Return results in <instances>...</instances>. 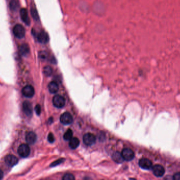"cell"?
<instances>
[{"instance_id":"4316f807","label":"cell","mask_w":180,"mask_h":180,"mask_svg":"<svg viewBox=\"0 0 180 180\" xmlns=\"http://www.w3.org/2000/svg\"><path fill=\"white\" fill-rule=\"evenodd\" d=\"M64 161V160L63 159H60L57 160V161L54 162L53 163H52V164L51 165V166H55L57 165H58L59 164H61L62 162Z\"/></svg>"},{"instance_id":"ffe728a7","label":"cell","mask_w":180,"mask_h":180,"mask_svg":"<svg viewBox=\"0 0 180 180\" xmlns=\"http://www.w3.org/2000/svg\"><path fill=\"white\" fill-rule=\"evenodd\" d=\"M50 57L51 56H49V54L45 51H41L38 53V57L41 60H49Z\"/></svg>"},{"instance_id":"d6986e66","label":"cell","mask_w":180,"mask_h":180,"mask_svg":"<svg viewBox=\"0 0 180 180\" xmlns=\"http://www.w3.org/2000/svg\"><path fill=\"white\" fill-rule=\"evenodd\" d=\"M9 8L13 11H16L19 7V2L18 0H11L9 2Z\"/></svg>"},{"instance_id":"30bf717a","label":"cell","mask_w":180,"mask_h":180,"mask_svg":"<svg viewBox=\"0 0 180 180\" xmlns=\"http://www.w3.org/2000/svg\"><path fill=\"white\" fill-rule=\"evenodd\" d=\"M5 162L7 165L13 167L18 164L19 160L16 156L13 155H7L5 158Z\"/></svg>"},{"instance_id":"ac0fdd59","label":"cell","mask_w":180,"mask_h":180,"mask_svg":"<svg viewBox=\"0 0 180 180\" xmlns=\"http://www.w3.org/2000/svg\"><path fill=\"white\" fill-rule=\"evenodd\" d=\"M80 145V141L76 137H72L69 140V146L72 149H76Z\"/></svg>"},{"instance_id":"f1b7e54d","label":"cell","mask_w":180,"mask_h":180,"mask_svg":"<svg viewBox=\"0 0 180 180\" xmlns=\"http://www.w3.org/2000/svg\"><path fill=\"white\" fill-rule=\"evenodd\" d=\"M3 176H4V174H3V171L0 170V180L3 179Z\"/></svg>"},{"instance_id":"83f0119b","label":"cell","mask_w":180,"mask_h":180,"mask_svg":"<svg viewBox=\"0 0 180 180\" xmlns=\"http://www.w3.org/2000/svg\"><path fill=\"white\" fill-rule=\"evenodd\" d=\"M173 179L175 180H180V172L177 173L174 175Z\"/></svg>"},{"instance_id":"9c48e42d","label":"cell","mask_w":180,"mask_h":180,"mask_svg":"<svg viewBox=\"0 0 180 180\" xmlns=\"http://www.w3.org/2000/svg\"><path fill=\"white\" fill-rule=\"evenodd\" d=\"M139 166L141 168L146 170H151L152 168V163L148 158H143L141 159L139 162Z\"/></svg>"},{"instance_id":"277c9868","label":"cell","mask_w":180,"mask_h":180,"mask_svg":"<svg viewBox=\"0 0 180 180\" xmlns=\"http://www.w3.org/2000/svg\"><path fill=\"white\" fill-rule=\"evenodd\" d=\"M83 142L85 145L88 146H91L93 145L96 141L95 136L91 133L85 134L83 137Z\"/></svg>"},{"instance_id":"52a82bcc","label":"cell","mask_w":180,"mask_h":180,"mask_svg":"<svg viewBox=\"0 0 180 180\" xmlns=\"http://www.w3.org/2000/svg\"><path fill=\"white\" fill-rule=\"evenodd\" d=\"M60 122L64 125H69L73 122L72 116L69 113H64L60 116Z\"/></svg>"},{"instance_id":"6da1fadb","label":"cell","mask_w":180,"mask_h":180,"mask_svg":"<svg viewBox=\"0 0 180 180\" xmlns=\"http://www.w3.org/2000/svg\"><path fill=\"white\" fill-rule=\"evenodd\" d=\"M13 33L16 38L18 39H22L25 36V29L22 25L20 24H17L13 27Z\"/></svg>"},{"instance_id":"484cf974","label":"cell","mask_w":180,"mask_h":180,"mask_svg":"<svg viewBox=\"0 0 180 180\" xmlns=\"http://www.w3.org/2000/svg\"><path fill=\"white\" fill-rule=\"evenodd\" d=\"M47 139H48V141H49V142H53L54 141V140H55V139H54L53 134L52 133H50V134H49Z\"/></svg>"},{"instance_id":"603a6c76","label":"cell","mask_w":180,"mask_h":180,"mask_svg":"<svg viewBox=\"0 0 180 180\" xmlns=\"http://www.w3.org/2000/svg\"><path fill=\"white\" fill-rule=\"evenodd\" d=\"M31 14L32 18L34 19L35 20L37 21L39 19V16L38 14V11L34 8H32L31 9Z\"/></svg>"},{"instance_id":"4fadbf2b","label":"cell","mask_w":180,"mask_h":180,"mask_svg":"<svg viewBox=\"0 0 180 180\" xmlns=\"http://www.w3.org/2000/svg\"><path fill=\"white\" fill-rule=\"evenodd\" d=\"M23 111L28 116L31 117L33 113V108L31 104L28 101H25L23 104Z\"/></svg>"},{"instance_id":"5b68a950","label":"cell","mask_w":180,"mask_h":180,"mask_svg":"<svg viewBox=\"0 0 180 180\" xmlns=\"http://www.w3.org/2000/svg\"><path fill=\"white\" fill-rule=\"evenodd\" d=\"M152 170L153 174L156 177H162L165 173V169L161 165H155L152 166Z\"/></svg>"},{"instance_id":"cb8c5ba5","label":"cell","mask_w":180,"mask_h":180,"mask_svg":"<svg viewBox=\"0 0 180 180\" xmlns=\"http://www.w3.org/2000/svg\"><path fill=\"white\" fill-rule=\"evenodd\" d=\"M62 179L63 180H75V177L72 174L67 173L64 175Z\"/></svg>"},{"instance_id":"5bb4252c","label":"cell","mask_w":180,"mask_h":180,"mask_svg":"<svg viewBox=\"0 0 180 180\" xmlns=\"http://www.w3.org/2000/svg\"><path fill=\"white\" fill-rule=\"evenodd\" d=\"M37 139V137L36 134L33 132H30L26 134L25 136L26 142L28 144L32 145L34 144Z\"/></svg>"},{"instance_id":"2e32d148","label":"cell","mask_w":180,"mask_h":180,"mask_svg":"<svg viewBox=\"0 0 180 180\" xmlns=\"http://www.w3.org/2000/svg\"><path fill=\"white\" fill-rule=\"evenodd\" d=\"M48 88L49 92L52 94H55L59 90V85L57 83L55 82H51L48 86Z\"/></svg>"},{"instance_id":"44dd1931","label":"cell","mask_w":180,"mask_h":180,"mask_svg":"<svg viewBox=\"0 0 180 180\" xmlns=\"http://www.w3.org/2000/svg\"><path fill=\"white\" fill-rule=\"evenodd\" d=\"M73 132L72 130L71 129H69L66 131L65 134L63 135L64 139L66 141H69L72 138Z\"/></svg>"},{"instance_id":"d4e9b609","label":"cell","mask_w":180,"mask_h":180,"mask_svg":"<svg viewBox=\"0 0 180 180\" xmlns=\"http://www.w3.org/2000/svg\"><path fill=\"white\" fill-rule=\"evenodd\" d=\"M35 111L38 115H40L41 113V106L40 105H37L35 107Z\"/></svg>"},{"instance_id":"7a4b0ae2","label":"cell","mask_w":180,"mask_h":180,"mask_svg":"<svg viewBox=\"0 0 180 180\" xmlns=\"http://www.w3.org/2000/svg\"><path fill=\"white\" fill-rule=\"evenodd\" d=\"M19 155L23 158H27L30 154V148L28 145L22 144L20 146L18 149Z\"/></svg>"},{"instance_id":"8992f818","label":"cell","mask_w":180,"mask_h":180,"mask_svg":"<svg viewBox=\"0 0 180 180\" xmlns=\"http://www.w3.org/2000/svg\"><path fill=\"white\" fill-rule=\"evenodd\" d=\"M121 154L124 160L127 161H130L134 158V153L131 149L128 148L123 149Z\"/></svg>"},{"instance_id":"ba28073f","label":"cell","mask_w":180,"mask_h":180,"mask_svg":"<svg viewBox=\"0 0 180 180\" xmlns=\"http://www.w3.org/2000/svg\"><path fill=\"white\" fill-rule=\"evenodd\" d=\"M22 94L26 97L31 98L34 95V89L32 86H26L22 89Z\"/></svg>"},{"instance_id":"8fae6325","label":"cell","mask_w":180,"mask_h":180,"mask_svg":"<svg viewBox=\"0 0 180 180\" xmlns=\"http://www.w3.org/2000/svg\"><path fill=\"white\" fill-rule=\"evenodd\" d=\"M38 41L41 43H47L49 41V37L47 33L44 31H41L37 35Z\"/></svg>"},{"instance_id":"7c38bea8","label":"cell","mask_w":180,"mask_h":180,"mask_svg":"<svg viewBox=\"0 0 180 180\" xmlns=\"http://www.w3.org/2000/svg\"><path fill=\"white\" fill-rule=\"evenodd\" d=\"M20 16L23 22H24L26 25H29L30 24V19L29 18L28 12L27 10L25 8H22V9L20 10Z\"/></svg>"},{"instance_id":"e0dca14e","label":"cell","mask_w":180,"mask_h":180,"mask_svg":"<svg viewBox=\"0 0 180 180\" xmlns=\"http://www.w3.org/2000/svg\"><path fill=\"white\" fill-rule=\"evenodd\" d=\"M112 159L114 162H115L117 163H122L124 159L123 158V156L120 152H114L113 154L112 155Z\"/></svg>"},{"instance_id":"9a60e30c","label":"cell","mask_w":180,"mask_h":180,"mask_svg":"<svg viewBox=\"0 0 180 180\" xmlns=\"http://www.w3.org/2000/svg\"><path fill=\"white\" fill-rule=\"evenodd\" d=\"M20 54L23 57H26L30 53V47L27 43H24L20 48Z\"/></svg>"},{"instance_id":"3957f363","label":"cell","mask_w":180,"mask_h":180,"mask_svg":"<svg viewBox=\"0 0 180 180\" xmlns=\"http://www.w3.org/2000/svg\"><path fill=\"white\" fill-rule=\"evenodd\" d=\"M53 104L55 107L58 108L63 107L65 104V98L62 96L55 95L53 98Z\"/></svg>"},{"instance_id":"7402d4cb","label":"cell","mask_w":180,"mask_h":180,"mask_svg":"<svg viewBox=\"0 0 180 180\" xmlns=\"http://www.w3.org/2000/svg\"><path fill=\"white\" fill-rule=\"evenodd\" d=\"M52 69L50 66H45L43 69V73L45 76H50L52 73Z\"/></svg>"}]
</instances>
